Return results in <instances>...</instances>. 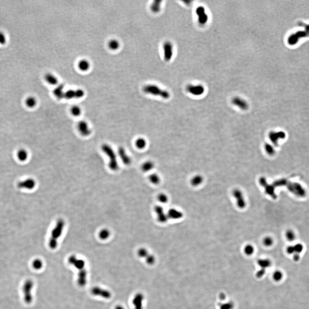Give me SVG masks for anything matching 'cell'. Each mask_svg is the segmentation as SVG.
Segmentation results:
<instances>
[{
  "instance_id": "cell-1",
  "label": "cell",
  "mask_w": 309,
  "mask_h": 309,
  "mask_svg": "<svg viewBox=\"0 0 309 309\" xmlns=\"http://www.w3.org/2000/svg\"><path fill=\"white\" fill-rule=\"evenodd\" d=\"M65 224V222L62 219H59L56 223L55 226L51 231L49 241V246L51 249H55L57 247L58 240L62 235Z\"/></svg>"
},
{
  "instance_id": "cell-2",
  "label": "cell",
  "mask_w": 309,
  "mask_h": 309,
  "mask_svg": "<svg viewBox=\"0 0 309 309\" xmlns=\"http://www.w3.org/2000/svg\"><path fill=\"white\" fill-rule=\"evenodd\" d=\"M101 150L109 159V167L113 171L119 169V165L117 159L116 154L112 147L108 144H104L101 146Z\"/></svg>"
},
{
  "instance_id": "cell-3",
  "label": "cell",
  "mask_w": 309,
  "mask_h": 309,
  "mask_svg": "<svg viewBox=\"0 0 309 309\" xmlns=\"http://www.w3.org/2000/svg\"><path fill=\"white\" fill-rule=\"evenodd\" d=\"M143 90L145 93L158 96L165 99L169 98L171 96V94L168 91L161 89L158 86L153 84L146 85L143 87Z\"/></svg>"
},
{
  "instance_id": "cell-4",
  "label": "cell",
  "mask_w": 309,
  "mask_h": 309,
  "mask_svg": "<svg viewBox=\"0 0 309 309\" xmlns=\"http://www.w3.org/2000/svg\"><path fill=\"white\" fill-rule=\"evenodd\" d=\"M34 282L31 279H28L25 282L23 287L24 300L26 304H31L33 298L32 292L34 287Z\"/></svg>"
},
{
  "instance_id": "cell-5",
  "label": "cell",
  "mask_w": 309,
  "mask_h": 309,
  "mask_svg": "<svg viewBox=\"0 0 309 309\" xmlns=\"http://www.w3.org/2000/svg\"><path fill=\"white\" fill-rule=\"evenodd\" d=\"M154 211L156 216L157 219L161 223H165L169 220L167 213L165 211L164 207L161 205H158L154 207Z\"/></svg>"
},
{
  "instance_id": "cell-6",
  "label": "cell",
  "mask_w": 309,
  "mask_h": 309,
  "mask_svg": "<svg viewBox=\"0 0 309 309\" xmlns=\"http://www.w3.org/2000/svg\"><path fill=\"white\" fill-rule=\"evenodd\" d=\"M68 262L79 271L85 269L86 262L81 258H78L76 255H70L68 258Z\"/></svg>"
},
{
  "instance_id": "cell-7",
  "label": "cell",
  "mask_w": 309,
  "mask_h": 309,
  "mask_svg": "<svg viewBox=\"0 0 309 309\" xmlns=\"http://www.w3.org/2000/svg\"><path fill=\"white\" fill-rule=\"evenodd\" d=\"M163 54L165 61L169 62L171 60L173 54V47L170 41L164 43L163 46Z\"/></svg>"
},
{
  "instance_id": "cell-8",
  "label": "cell",
  "mask_w": 309,
  "mask_h": 309,
  "mask_svg": "<svg viewBox=\"0 0 309 309\" xmlns=\"http://www.w3.org/2000/svg\"><path fill=\"white\" fill-rule=\"evenodd\" d=\"M232 194L236 200L237 207L241 209L245 208L246 206V202L241 191L239 189H235L233 190Z\"/></svg>"
},
{
  "instance_id": "cell-9",
  "label": "cell",
  "mask_w": 309,
  "mask_h": 309,
  "mask_svg": "<svg viewBox=\"0 0 309 309\" xmlns=\"http://www.w3.org/2000/svg\"><path fill=\"white\" fill-rule=\"evenodd\" d=\"M36 184L35 180L31 178H28L20 181L17 184L18 188L22 189L32 190L35 188Z\"/></svg>"
},
{
  "instance_id": "cell-10",
  "label": "cell",
  "mask_w": 309,
  "mask_h": 309,
  "mask_svg": "<svg viewBox=\"0 0 309 309\" xmlns=\"http://www.w3.org/2000/svg\"><path fill=\"white\" fill-rule=\"evenodd\" d=\"M77 130L80 134L83 137H88L91 134L92 131L86 121L81 120L77 125Z\"/></svg>"
},
{
  "instance_id": "cell-11",
  "label": "cell",
  "mask_w": 309,
  "mask_h": 309,
  "mask_svg": "<svg viewBox=\"0 0 309 309\" xmlns=\"http://www.w3.org/2000/svg\"><path fill=\"white\" fill-rule=\"evenodd\" d=\"M91 293L94 296H99L105 299H109L111 297L110 291L100 287L96 286L91 289Z\"/></svg>"
},
{
  "instance_id": "cell-12",
  "label": "cell",
  "mask_w": 309,
  "mask_h": 309,
  "mask_svg": "<svg viewBox=\"0 0 309 309\" xmlns=\"http://www.w3.org/2000/svg\"><path fill=\"white\" fill-rule=\"evenodd\" d=\"M188 92L195 96L201 95L204 92V88L202 85H189L186 87Z\"/></svg>"
},
{
  "instance_id": "cell-13",
  "label": "cell",
  "mask_w": 309,
  "mask_h": 309,
  "mask_svg": "<svg viewBox=\"0 0 309 309\" xmlns=\"http://www.w3.org/2000/svg\"><path fill=\"white\" fill-rule=\"evenodd\" d=\"M118 155L124 165H129L132 163V159L127 153L124 147H120L118 149Z\"/></svg>"
},
{
  "instance_id": "cell-14",
  "label": "cell",
  "mask_w": 309,
  "mask_h": 309,
  "mask_svg": "<svg viewBox=\"0 0 309 309\" xmlns=\"http://www.w3.org/2000/svg\"><path fill=\"white\" fill-rule=\"evenodd\" d=\"M196 13L198 16V22L200 24L204 25L208 20V16L205 13V9L202 6L198 7L196 10Z\"/></svg>"
},
{
  "instance_id": "cell-15",
  "label": "cell",
  "mask_w": 309,
  "mask_h": 309,
  "mask_svg": "<svg viewBox=\"0 0 309 309\" xmlns=\"http://www.w3.org/2000/svg\"><path fill=\"white\" fill-rule=\"evenodd\" d=\"M167 213L169 219L179 220L183 217V213L181 211L176 208H171L168 210Z\"/></svg>"
},
{
  "instance_id": "cell-16",
  "label": "cell",
  "mask_w": 309,
  "mask_h": 309,
  "mask_svg": "<svg viewBox=\"0 0 309 309\" xmlns=\"http://www.w3.org/2000/svg\"><path fill=\"white\" fill-rule=\"evenodd\" d=\"M87 281V272L86 269L79 270L77 275V282L80 286L83 287L86 284Z\"/></svg>"
},
{
  "instance_id": "cell-17",
  "label": "cell",
  "mask_w": 309,
  "mask_h": 309,
  "mask_svg": "<svg viewBox=\"0 0 309 309\" xmlns=\"http://www.w3.org/2000/svg\"><path fill=\"white\" fill-rule=\"evenodd\" d=\"M144 296L141 293H138L134 297L132 303L134 309H143Z\"/></svg>"
},
{
  "instance_id": "cell-18",
  "label": "cell",
  "mask_w": 309,
  "mask_h": 309,
  "mask_svg": "<svg viewBox=\"0 0 309 309\" xmlns=\"http://www.w3.org/2000/svg\"><path fill=\"white\" fill-rule=\"evenodd\" d=\"M232 103L234 105L237 106L242 110H247L248 107V104L244 100L238 97L234 98L232 100Z\"/></svg>"
},
{
  "instance_id": "cell-19",
  "label": "cell",
  "mask_w": 309,
  "mask_h": 309,
  "mask_svg": "<svg viewBox=\"0 0 309 309\" xmlns=\"http://www.w3.org/2000/svg\"><path fill=\"white\" fill-rule=\"evenodd\" d=\"M260 183L262 186L265 188V192L273 197H275V195L274 194V189L272 186L268 185L264 178H261L260 179Z\"/></svg>"
},
{
  "instance_id": "cell-20",
  "label": "cell",
  "mask_w": 309,
  "mask_h": 309,
  "mask_svg": "<svg viewBox=\"0 0 309 309\" xmlns=\"http://www.w3.org/2000/svg\"><path fill=\"white\" fill-rule=\"evenodd\" d=\"M45 80L50 85L55 86L58 83V80L56 76L51 73H48L45 76Z\"/></svg>"
},
{
  "instance_id": "cell-21",
  "label": "cell",
  "mask_w": 309,
  "mask_h": 309,
  "mask_svg": "<svg viewBox=\"0 0 309 309\" xmlns=\"http://www.w3.org/2000/svg\"><path fill=\"white\" fill-rule=\"evenodd\" d=\"M155 167L154 162L152 161H145L141 166V170L144 172H148L152 171Z\"/></svg>"
},
{
  "instance_id": "cell-22",
  "label": "cell",
  "mask_w": 309,
  "mask_h": 309,
  "mask_svg": "<svg viewBox=\"0 0 309 309\" xmlns=\"http://www.w3.org/2000/svg\"><path fill=\"white\" fill-rule=\"evenodd\" d=\"M29 154L25 149H20L17 153V157L19 160L22 162L26 161L28 159Z\"/></svg>"
},
{
  "instance_id": "cell-23",
  "label": "cell",
  "mask_w": 309,
  "mask_h": 309,
  "mask_svg": "<svg viewBox=\"0 0 309 309\" xmlns=\"http://www.w3.org/2000/svg\"><path fill=\"white\" fill-rule=\"evenodd\" d=\"M78 67L79 69L82 71H86L90 68V62L86 59H82L78 62Z\"/></svg>"
},
{
  "instance_id": "cell-24",
  "label": "cell",
  "mask_w": 309,
  "mask_h": 309,
  "mask_svg": "<svg viewBox=\"0 0 309 309\" xmlns=\"http://www.w3.org/2000/svg\"><path fill=\"white\" fill-rule=\"evenodd\" d=\"M63 88L64 86L63 85H59L53 91L54 95L58 99L64 98V92L63 91Z\"/></svg>"
},
{
  "instance_id": "cell-25",
  "label": "cell",
  "mask_w": 309,
  "mask_h": 309,
  "mask_svg": "<svg viewBox=\"0 0 309 309\" xmlns=\"http://www.w3.org/2000/svg\"><path fill=\"white\" fill-rule=\"evenodd\" d=\"M203 177L200 175H197L193 177L190 180V183L194 187H197L202 183Z\"/></svg>"
},
{
  "instance_id": "cell-26",
  "label": "cell",
  "mask_w": 309,
  "mask_h": 309,
  "mask_svg": "<svg viewBox=\"0 0 309 309\" xmlns=\"http://www.w3.org/2000/svg\"><path fill=\"white\" fill-rule=\"evenodd\" d=\"M110 231L107 229H103L99 231L98 233L99 238L101 240L105 241L110 237Z\"/></svg>"
},
{
  "instance_id": "cell-27",
  "label": "cell",
  "mask_w": 309,
  "mask_h": 309,
  "mask_svg": "<svg viewBox=\"0 0 309 309\" xmlns=\"http://www.w3.org/2000/svg\"><path fill=\"white\" fill-rule=\"evenodd\" d=\"M25 105L29 108H33L36 106L37 100L33 96L28 97L25 100Z\"/></svg>"
},
{
  "instance_id": "cell-28",
  "label": "cell",
  "mask_w": 309,
  "mask_h": 309,
  "mask_svg": "<svg viewBox=\"0 0 309 309\" xmlns=\"http://www.w3.org/2000/svg\"><path fill=\"white\" fill-rule=\"evenodd\" d=\"M161 1H153L150 6V9L152 12L158 13L161 10Z\"/></svg>"
},
{
  "instance_id": "cell-29",
  "label": "cell",
  "mask_w": 309,
  "mask_h": 309,
  "mask_svg": "<svg viewBox=\"0 0 309 309\" xmlns=\"http://www.w3.org/2000/svg\"><path fill=\"white\" fill-rule=\"evenodd\" d=\"M146 140L144 138H140L136 140L135 142V146L138 149L143 150L145 148L146 146Z\"/></svg>"
},
{
  "instance_id": "cell-30",
  "label": "cell",
  "mask_w": 309,
  "mask_h": 309,
  "mask_svg": "<svg viewBox=\"0 0 309 309\" xmlns=\"http://www.w3.org/2000/svg\"><path fill=\"white\" fill-rule=\"evenodd\" d=\"M108 46L110 49L115 51L119 49L120 48V43L117 40L112 39L109 41Z\"/></svg>"
},
{
  "instance_id": "cell-31",
  "label": "cell",
  "mask_w": 309,
  "mask_h": 309,
  "mask_svg": "<svg viewBox=\"0 0 309 309\" xmlns=\"http://www.w3.org/2000/svg\"><path fill=\"white\" fill-rule=\"evenodd\" d=\"M149 179L151 183L154 185H158L161 181L159 176L156 173H152L149 176Z\"/></svg>"
},
{
  "instance_id": "cell-32",
  "label": "cell",
  "mask_w": 309,
  "mask_h": 309,
  "mask_svg": "<svg viewBox=\"0 0 309 309\" xmlns=\"http://www.w3.org/2000/svg\"><path fill=\"white\" fill-rule=\"evenodd\" d=\"M70 112L73 116L77 117L81 114L82 109L78 105H73L70 108Z\"/></svg>"
},
{
  "instance_id": "cell-33",
  "label": "cell",
  "mask_w": 309,
  "mask_h": 309,
  "mask_svg": "<svg viewBox=\"0 0 309 309\" xmlns=\"http://www.w3.org/2000/svg\"><path fill=\"white\" fill-rule=\"evenodd\" d=\"M271 264L270 260L268 259H261L258 261V264L263 270L268 268L271 265Z\"/></svg>"
},
{
  "instance_id": "cell-34",
  "label": "cell",
  "mask_w": 309,
  "mask_h": 309,
  "mask_svg": "<svg viewBox=\"0 0 309 309\" xmlns=\"http://www.w3.org/2000/svg\"><path fill=\"white\" fill-rule=\"evenodd\" d=\"M285 236L288 241L290 242H292L294 241L296 238V234L293 230L292 229H288L286 232Z\"/></svg>"
},
{
  "instance_id": "cell-35",
  "label": "cell",
  "mask_w": 309,
  "mask_h": 309,
  "mask_svg": "<svg viewBox=\"0 0 309 309\" xmlns=\"http://www.w3.org/2000/svg\"><path fill=\"white\" fill-rule=\"evenodd\" d=\"M43 264L42 261L39 258L35 259L32 263V267L36 270H39L42 269L43 267Z\"/></svg>"
},
{
  "instance_id": "cell-36",
  "label": "cell",
  "mask_w": 309,
  "mask_h": 309,
  "mask_svg": "<svg viewBox=\"0 0 309 309\" xmlns=\"http://www.w3.org/2000/svg\"><path fill=\"white\" fill-rule=\"evenodd\" d=\"M157 200L160 203L162 204L167 203L169 198L168 196L164 193H159L157 196Z\"/></svg>"
},
{
  "instance_id": "cell-37",
  "label": "cell",
  "mask_w": 309,
  "mask_h": 309,
  "mask_svg": "<svg viewBox=\"0 0 309 309\" xmlns=\"http://www.w3.org/2000/svg\"><path fill=\"white\" fill-rule=\"evenodd\" d=\"M150 254L147 249L145 248H140L138 251V255L141 258H145Z\"/></svg>"
},
{
  "instance_id": "cell-38",
  "label": "cell",
  "mask_w": 309,
  "mask_h": 309,
  "mask_svg": "<svg viewBox=\"0 0 309 309\" xmlns=\"http://www.w3.org/2000/svg\"><path fill=\"white\" fill-rule=\"evenodd\" d=\"M64 98L66 99L71 100L72 99L75 98V90L73 89H69L66 92H64Z\"/></svg>"
},
{
  "instance_id": "cell-39",
  "label": "cell",
  "mask_w": 309,
  "mask_h": 309,
  "mask_svg": "<svg viewBox=\"0 0 309 309\" xmlns=\"http://www.w3.org/2000/svg\"><path fill=\"white\" fill-rule=\"evenodd\" d=\"M254 248L250 244L246 245L244 249V253L247 255H251L254 252Z\"/></svg>"
},
{
  "instance_id": "cell-40",
  "label": "cell",
  "mask_w": 309,
  "mask_h": 309,
  "mask_svg": "<svg viewBox=\"0 0 309 309\" xmlns=\"http://www.w3.org/2000/svg\"><path fill=\"white\" fill-rule=\"evenodd\" d=\"M283 276L282 272L280 270L275 271L273 274V279L275 281H280L283 278Z\"/></svg>"
},
{
  "instance_id": "cell-41",
  "label": "cell",
  "mask_w": 309,
  "mask_h": 309,
  "mask_svg": "<svg viewBox=\"0 0 309 309\" xmlns=\"http://www.w3.org/2000/svg\"><path fill=\"white\" fill-rule=\"evenodd\" d=\"M263 243L266 247H270L272 246L274 243V240L270 237H266L263 240Z\"/></svg>"
},
{
  "instance_id": "cell-42",
  "label": "cell",
  "mask_w": 309,
  "mask_h": 309,
  "mask_svg": "<svg viewBox=\"0 0 309 309\" xmlns=\"http://www.w3.org/2000/svg\"><path fill=\"white\" fill-rule=\"evenodd\" d=\"M146 262L148 264L152 265L155 262V258L153 255L149 254L148 256L145 258Z\"/></svg>"
},
{
  "instance_id": "cell-43",
  "label": "cell",
  "mask_w": 309,
  "mask_h": 309,
  "mask_svg": "<svg viewBox=\"0 0 309 309\" xmlns=\"http://www.w3.org/2000/svg\"><path fill=\"white\" fill-rule=\"evenodd\" d=\"M7 42V37L3 31H0V45H4Z\"/></svg>"
},
{
  "instance_id": "cell-44",
  "label": "cell",
  "mask_w": 309,
  "mask_h": 309,
  "mask_svg": "<svg viewBox=\"0 0 309 309\" xmlns=\"http://www.w3.org/2000/svg\"><path fill=\"white\" fill-rule=\"evenodd\" d=\"M84 94L85 92L82 89L79 88L75 90V95L76 98H81L84 96Z\"/></svg>"
},
{
  "instance_id": "cell-45",
  "label": "cell",
  "mask_w": 309,
  "mask_h": 309,
  "mask_svg": "<svg viewBox=\"0 0 309 309\" xmlns=\"http://www.w3.org/2000/svg\"><path fill=\"white\" fill-rule=\"evenodd\" d=\"M265 150L268 154H272L274 152L273 148L270 145L267 144L265 145Z\"/></svg>"
},
{
  "instance_id": "cell-46",
  "label": "cell",
  "mask_w": 309,
  "mask_h": 309,
  "mask_svg": "<svg viewBox=\"0 0 309 309\" xmlns=\"http://www.w3.org/2000/svg\"><path fill=\"white\" fill-rule=\"evenodd\" d=\"M115 309H125V308H124L123 306H122L118 305L117 306H116Z\"/></svg>"
}]
</instances>
